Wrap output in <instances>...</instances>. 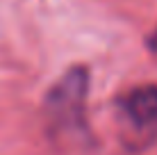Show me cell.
Segmentation results:
<instances>
[{
  "mask_svg": "<svg viewBox=\"0 0 157 155\" xmlns=\"http://www.w3.org/2000/svg\"><path fill=\"white\" fill-rule=\"evenodd\" d=\"M121 141L130 151H144L157 141V84L130 87L114 100Z\"/></svg>",
  "mask_w": 157,
  "mask_h": 155,
  "instance_id": "cell-1",
  "label": "cell"
},
{
  "mask_svg": "<svg viewBox=\"0 0 157 155\" xmlns=\"http://www.w3.org/2000/svg\"><path fill=\"white\" fill-rule=\"evenodd\" d=\"M86 94H89L86 66L68 68L46 96L48 121L64 135L82 132L86 128Z\"/></svg>",
  "mask_w": 157,
  "mask_h": 155,
  "instance_id": "cell-2",
  "label": "cell"
},
{
  "mask_svg": "<svg viewBox=\"0 0 157 155\" xmlns=\"http://www.w3.org/2000/svg\"><path fill=\"white\" fill-rule=\"evenodd\" d=\"M148 50H150V55L157 60V28L150 32V37H148Z\"/></svg>",
  "mask_w": 157,
  "mask_h": 155,
  "instance_id": "cell-3",
  "label": "cell"
}]
</instances>
